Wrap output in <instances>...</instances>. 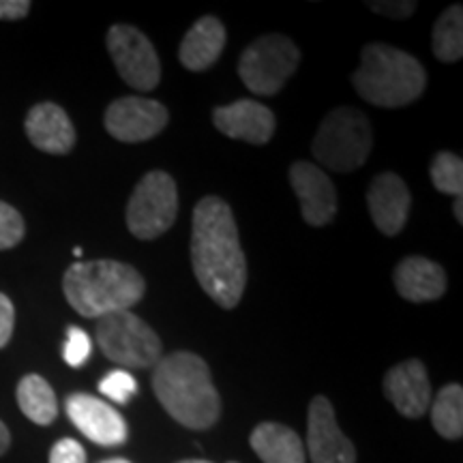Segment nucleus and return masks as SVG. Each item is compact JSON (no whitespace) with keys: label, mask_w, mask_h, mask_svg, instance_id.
Masks as SVG:
<instances>
[{"label":"nucleus","mask_w":463,"mask_h":463,"mask_svg":"<svg viewBox=\"0 0 463 463\" xmlns=\"http://www.w3.org/2000/svg\"><path fill=\"white\" fill-rule=\"evenodd\" d=\"M67 416L86 438L101 447H118L127 439V422L118 410L86 392L67 399Z\"/></svg>","instance_id":"ddd939ff"},{"label":"nucleus","mask_w":463,"mask_h":463,"mask_svg":"<svg viewBox=\"0 0 463 463\" xmlns=\"http://www.w3.org/2000/svg\"><path fill=\"white\" fill-rule=\"evenodd\" d=\"M50 463H86V450L78 439L62 438L52 447Z\"/></svg>","instance_id":"cd10ccee"},{"label":"nucleus","mask_w":463,"mask_h":463,"mask_svg":"<svg viewBox=\"0 0 463 463\" xmlns=\"http://www.w3.org/2000/svg\"><path fill=\"white\" fill-rule=\"evenodd\" d=\"M249 444L264 463H305L307 453L300 436L281 422H262L253 430Z\"/></svg>","instance_id":"aec40b11"},{"label":"nucleus","mask_w":463,"mask_h":463,"mask_svg":"<svg viewBox=\"0 0 463 463\" xmlns=\"http://www.w3.org/2000/svg\"><path fill=\"white\" fill-rule=\"evenodd\" d=\"M230 463H236V461H230Z\"/></svg>","instance_id":"c9c22d12"},{"label":"nucleus","mask_w":463,"mask_h":463,"mask_svg":"<svg viewBox=\"0 0 463 463\" xmlns=\"http://www.w3.org/2000/svg\"><path fill=\"white\" fill-rule=\"evenodd\" d=\"M90 337L89 333L82 331L78 326H69L67 331V341L62 345V358L69 367H82V364L90 358Z\"/></svg>","instance_id":"bb28decb"},{"label":"nucleus","mask_w":463,"mask_h":463,"mask_svg":"<svg viewBox=\"0 0 463 463\" xmlns=\"http://www.w3.org/2000/svg\"><path fill=\"white\" fill-rule=\"evenodd\" d=\"M225 48V26L222 20L213 15H204L189 28L184 34L178 58L183 67L189 71H204L211 65H215L217 58L222 56Z\"/></svg>","instance_id":"6ab92c4d"},{"label":"nucleus","mask_w":463,"mask_h":463,"mask_svg":"<svg viewBox=\"0 0 463 463\" xmlns=\"http://www.w3.org/2000/svg\"><path fill=\"white\" fill-rule=\"evenodd\" d=\"M300 62V52L289 37L264 34L242 52L239 75L253 95L273 97L292 78Z\"/></svg>","instance_id":"0eeeda50"},{"label":"nucleus","mask_w":463,"mask_h":463,"mask_svg":"<svg viewBox=\"0 0 463 463\" xmlns=\"http://www.w3.org/2000/svg\"><path fill=\"white\" fill-rule=\"evenodd\" d=\"M108 52L125 84L136 90H153L161 80V62L146 34L129 24H114L108 33Z\"/></svg>","instance_id":"1a4fd4ad"},{"label":"nucleus","mask_w":463,"mask_h":463,"mask_svg":"<svg viewBox=\"0 0 463 463\" xmlns=\"http://www.w3.org/2000/svg\"><path fill=\"white\" fill-rule=\"evenodd\" d=\"M191 266L202 289L223 309L241 303L247 283V258L228 202L206 195L194 208Z\"/></svg>","instance_id":"f257e3e1"},{"label":"nucleus","mask_w":463,"mask_h":463,"mask_svg":"<svg viewBox=\"0 0 463 463\" xmlns=\"http://www.w3.org/2000/svg\"><path fill=\"white\" fill-rule=\"evenodd\" d=\"M101 395H106L114 403H127L137 392V382L125 369L109 372L106 378L99 382Z\"/></svg>","instance_id":"393cba45"},{"label":"nucleus","mask_w":463,"mask_h":463,"mask_svg":"<svg viewBox=\"0 0 463 463\" xmlns=\"http://www.w3.org/2000/svg\"><path fill=\"white\" fill-rule=\"evenodd\" d=\"M373 14L391 17V20H405L416 11V3L412 0H384V3H369Z\"/></svg>","instance_id":"c85d7f7f"},{"label":"nucleus","mask_w":463,"mask_h":463,"mask_svg":"<svg viewBox=\"0 0 463 463\" xmlns=\"http://www.w3.org/2000/svg\"><path fill=\"white\" fill-rule=\"evenodd\" d=\"M62 289L69 305L84 317H99L131 309L146 292L142 275L116 260L78 262L65 273Z\"/></svg>","instance_id":"7ed1b4c3"},{"label":"nucleus","mask_w":463,"mask_h":463,"mask_svg":"<svg viewBox=\"0 0 463 463\" xmlns=\"http://www.w3.org/2000/svg\"><path fill=\"white\" fill-rule=\"evenodd\" d=\"M213 123L223 136L262 146L275 133V114L262 103L241 99L213 109Z\"/></svg>","instance_id":"2eb2a0df"},{"label":"nucleus","mask_w":463,"mask_h":463,"mask_svg":"<svg viewBox=\"0 0 463 463\" xmlns=\"http://www.w3.org/2000/svg\"><path fill=\"white\" fill-rule=\"evenodd\" d=\"M178 215L176 183L167 172H148L127 204V228L136 239L153 241L172 228Z\"/></svg>","instance_id":"6e6552de"},{"label":"nucleus","mask_w":463,"mask_h":463,"mask_svg":"<svg viewBox=\"0 0 463 463\" xmlns=\"http://www.w3.org/2000/svg\"><path fill=\"white\" fill-rule=\"evenodd\" d=\"M433 56L442 62H457L463 56V11L453 5L438 17L431 33Z\"/></svg>","instance_id":"4be33fe9"},{"label":"nucleus","mask_w":463,"mask_h":463,"mask_svg":"<svg viewBox=\"0 0 463 463\" xmlns=\"http://www.w3.org/2000/svg\"><path fill=\"white\" fill-rule=\"evenodd\" d=\"M453 211H455L457 223H463V208H461V198H457V200H455V206H453Z\"/></svg>","instance_id":"473e14b6"},{"label":"nucleus","mask_w":463,"mask_h":463,"mask_svg":"<svg viewBox=\"0 0 463 463\" xmlns=\"http://www.w3.org/2000/svg\"><path fill=\"white\" fill-rule=\"evenodd\" d=\"M289 183L307 223L320 228L333 222L337 213V191L320 167L309 161H297L289 167Z\"/></svg>","instance_id":"f8f14e48"},{"label":"nucleus","mask_w":463,"mask_h":463,"mask_svg":"<svg viewBox=\"0 0 463 463\" xmlns=\"http://www.w3.org/2000/svg\"><path fill=\"white\" fill-rule=\"evenodd\" d=\"M352 84L364 101L380 108H402L425 90V69L412 54L386 43H369L361 52V65Z\"/></svg>","instance_id":"20e7f679"},{"label":"nucleus","mask_w":463,"mask_h":463,"mask_svg":"<svg viewBox=\"0 0 463 463\" xmlns=\"http://www.w3.org/2000/svg\"><path fill=\"white\" fill-rule=\"evenodd\" d=\"M167 109L146 97H123L106 109V129L120 142H146L159 136L167 125Z\"/></svg>","instance_id":"9d476101"},{"label":"nucleus","mask_w":463,"mask_h":463,"mask_svg":"<svg viewBox=\"0 0 463 463\" xmlns=\"http://www.w3.org/2000/svg\"><path fill=\"white\" fill-rule=\"evenodd\" d=\"M384 395L405 419H420L431 405V382L420 361L399 363L386 373Z\"/></svg>","instance_id":"4468645a"},{"label":"nucleus","mask_w":463,"mask_h":463,"mask_svg":"<svg viewBox=\"0 0 463 463\" xmlns=\"http://www.w3.org/2000/svg\"><path fill=\"white\" fill-rule=\"evenodd\" d=\"M431 408V425L439 436L459 439L463 436V389L449 384L438 392Z\"/></svg>","instance_id":"5701e85b"},{"label":"nucleus","mask_w":463,"mask_h":463,"mask_svg":"<svg viewBox=\"0 0 463 463\" xmlns=\"http://www.w3.org/2000/svg\"><path fill=\"white\" fill-rule=\"evenodd\" d=\"M24 239V219L7 202H0V251Z\"/></svg>","instance_id":"a878e982"},{"label":"nucleus","mask_w":463,"mask_h":463,"mask_svg":"<svg viewBox=\"0 0 463 463\" xmlns=\"http://www.w3.org/2000/svg\"><path fill=\"white\" fill-rule=\"evenodd\" d=\"M372 125L356 108H337L326 114L314 137V157L335 172H354L372 153Z\"/></svg>","instance_id":"39448f33"},{"label":"nucleus","mask_w":463,"mask_h":463,"mask_svg":"<svg viewBox=\"0 0 463 463\" xmlns=\"http://www.w3.org/2000/svg\"><path fill=\"white\" fill-rule=\"evenodd\" d=\"M410 202L412 195L408 184L392 172L378 174L367 194V206L375 228L386 236H395L403 230L408 222Z\"/></svg>","instance_id":"dca6fc26"},{"label":"nucleus","mask_w":463,"mask_h":463,"mask_svg":"<svg viewBox=\"0 0 463 463\" xmlns=\"http://www.w3.org/2000/svg\"><path fill=\"white\" fill-rule=\"evenodd\" d=\"M181 463H211V461H206V459H187V461H181Z\"/></svg>","instance_id":"72a5a7b5"},{"label":"nucleus","mask_w":463,"mask_h":463,"mask_svg":"<svg viewBox=\"0 0 463 463\" xmlns=\"http://www.w3.org/2000/svg\"><path fill=\"white\" fill-rule=\"evenodd\" d=\"M95 339L103 356L125 369H155L164 358L159 335L131 309L99 317Z\"/></svg>","instance_id":"423d86ee"},{"label":"nucleus","mask_w":463,"mask_h":463,"mask_svg":"<svg viewBox=\"0 0 463 463\" xmlns=\"http://www.w3.org/2000/svg\"><path fill=\"white\" fill-rule=\"evenodd\" d=\"M431 183L442 194L461 198L463 194V161L455 153H438L431 164Z\"/></svg>","instance_id":"b1692460"},{"label":"nucleus","mask_w":463,"mask_h":463,"mask_svg":"<svg viewBox=\"0 0 463 463\" xmlns=\"http://www.w3.org/2000/svg\"><path fill=\"white\" fill-rule=\"evenodd\" d=\"M101 463H131V461H127V459H108V461H101Z\"/></svg>","instance_id":"f704fd0d"},{"label":"nucleus","mask_w":463,"mask_h":463,"mask_svg":"<svg viewBox=\"0 0 463 463\" xmlns=\"http://www.w3.org/2000/svg\"><path fill=\"white\" fill-rule=\"evenodd\" d=\"M153 391L165 412L187 430H211L222 414L211 369L194 352H172L161 358L153 373Z\"/></svg>","instance_id":"f03ea898"},{"label":"nucleus","mask_w":463,"mask_h":463,"mask_svg":"<svg viewBox=\"0 0 463 463\" xmlns=\"http://www.w3.org/2000/svg\"><path fill=\"white\" fill-rule=\"evenodd\" d=\"M17 405L34 425H50L58 414L56 395L42 375L31 373L17 384Z\"/></svg>","instance_id":"412c9836"},{"label":"nucleus","mask_w":463,"mask_h":463,"mask_svg":"<svg viewBox=\"0 0 463 463\" xmlns=\"http://www.w3.org/2000/svg\"><path fill=\"white\" fill-rule=\"evenodd\" d=\"M307 450L311 463H356V449L341 431L326 397L317 395L307 416Z\"/></svg>","instance_id":"9b49d317"},{"label":"nucleus","mask_w":463,"mask_h":463,"mask_svg":"<svg viewBox=\"0 0 463 463\" xmlns=\"http://www.w3.org/2000/svg\"><path fill=\"white\" fill-rule=\"evenodd\" d=\"M31 11L28 0H0V20H20Z\"/></svg>","instance_id":"7c9ffc66"},{"label":"nucleus","mask_w":463,"mask_h":463,"mask_svg":"<svg viewBox=\"0 0 463 463\" xmlns=\"http://www.w3.org/2000/svg\"><path fill=\"white\" fill-rule=\"evenodd\" d=\"M9 444H11L9 430H7V427H5V422L0 420V455H5V453H7Z\"/></svg>","instance_id":"2f4dec72"},{"label":"nucleus","mask_w":463,"mask_h":463,"mask_svg":"<svg viewBox=\"0 0 463 463\" xmlns=\"http://www.w3.org/2000/svg\"><path fill=\"white\" fill-rule=\"evenodd\" d=\"M14 324H15L14 303H11L5 294H0V347H5L11 341Z\"/></svg>","instance_id":"c756f323"},{"label":"nucleus","mask_w":463,"mask_h":463,"mask_svg":"<svg viewBox=\"0 0 463 463\" xmlns=\"http://www.w3.org/2000/svg\"><path fill=\"white\" fill-rule=\"evenodd\" d=\"M395 288L410 303H430L447 292V273L427 258H405L395 269Z\"/></svg>","instance_id":"a211bd4d"},{"label":"nucleus","mask_w":463,"mask_h":463,"mask_svg":"<svg viewBox=\"0 0 463 463\" xmlns=\"http://www.w3.org/2000/svg\"><path fill=\"white\" fill-rule=\"evenodd\" d=\"M26 136L34 148L50 155H67L75 144L73 123L56 103H39L28 112Z\"/></svg>","instance_id":"f3484780"}]
</instances>
